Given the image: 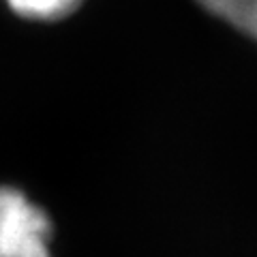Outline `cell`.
Returning a JSON list of instances; mask_svg holds the SVG:
<instances>
[{
  "label": "cell",
  "instance_id": "cell-1",
  "mask_svg": "<svg viewBox=\"0 0 257 257\" xmlns=\"http://www.w3.org/2000/svg\"><path fill=\"white\" fill-rule=\"evenodd\" d=\"M52 223L22 191L0 187V257H52Z\"/></svg>",
  "mask_w": 257,
  "mask_h": 257
},
{
  "label": "cell",
  "instance_id": "cell-2",
  "mask_svg": "<svg viewBox=\"0 0 257 257\" xmlns=\"http://www.w3.org/2000/svg\"><path fill=\"white\" fill-rule=\"evenodd\" d=\"M197 3L257 41V0H197Z\"/></svg>",
  "mask_w": 257,
  "mask_h": 257
},
{
  "label": "cell",
  "instance_id": "cell-3",
  "mask_svg": "<svg viewBox=\"0 0 257 257\" xmlns=\"http://www.w3.org/2000/svg\"><path fill=\"white\" fill-rule=\"evenodd\" d=\"M82 0H7L11 9L26 20H60L77 9Z\"/></svg>",
  "mask_w": 257,
  "mask_h": 257
}]
</instances>
